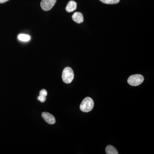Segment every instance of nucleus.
Masks as SVG:
<instances>
[{
	"label": "nucleus",
	"mask_w": 154,
	"mask_h": 154,
	"mask_svg": "<svg viewBox=\"0 0 154 154\" xmlns=\"http://www.w3.org/2000/svg\"><path fill=\"white\" fill-rule=\"evenodd\" d=\"M77 8V3L75 1H70L68 3L66 10L69 13L75 11Z\"/></svg>",
	"instance_id": "nucleus-7"
},
{
	"label": "nucleus",
	"mask_w": 154,
	"mask_h": 154,
	"mask_svg": "<svg viewBox=\"0 0 154 154\" xmlns=\"http://www.w3.org/2000/svg\"><path fill=\"white\" fill-rule=\"evenodd\" d=\"M56 2L57 0H42L40 6L43 11H49L52 8Z\"/></svg>",
	"instance_id": "nucleus-4"
},
{
	"label": "nucleus",
	"mask_w": 154,
	"mask_h": 154,
	"mask_svg": "<svg viewBox=\"0 0 154 154\" xmlns=\"http://www.w3.org/2000/svg\"><path fill=\"white\" fill-rule=\"evenodd\" d=\"M42 116L44 119L45 121L48 124L53 125L55 123V117L51 113L46 112H43L42 114Z\"/></svg>",
	"instance_id": "nucleus-5"
},
{
	"label": "nucleus",
	"mask_w": 154,
	"mask_h": 154,
	"mask_svg": "<svg viewBox=\"0 0 154 154\" xmlns=\"http://www.w3.org/2000/svg\"><path fill=\"white\" fill-rule=\"evenodd\" d=\"M94 102L93 99L87 97L83 100L80 106V110L84 112H89L94 107Z\"/></svg>",
	"instance_id": "nucleus-1"
},
{
	"label": "nucleus",
	"mask_w": 154,
	"mask_h": 154,
	"mask_svg": "<svg viewBox=\"0 0 154 154\" xmlns=\"http://www.w3.org/2000/svg\"><path fill=\"white\" fill-rule=\"evenodd\" d=\"M47 95V92L45 89H42L39 92V96H38V100L41 102H44L46 100V96Z\"/></svg>",
	"instance_id": "nucleus-8"
},
{
	"label": "nucleus",
	"mask_w": 154,
	"mask_h": 154,
	"mask_svg": "<svg viewBox=\"0 0 154 154\" xmlns=\"http://www.w3.org/2000/svg\"><path fill=\"white\" fill-rule=\"evenodd\" d=\"M105 152L107 154H118L116 149L112 145H108L105 149Z\"/></svg>",
	"instance_id": "nucleus-9"
},
{
	"label": "nucleus",
	"mask_w": 154,
	"mask_h": 154,
	"mask_svg": "<svg viewBox=\"0 0 154 154\" xmlns=\"http://www.w3.org/2000/svg\"><path fill=\"white\" fill-rule=\"evenodd\" d=\"M30 36L29 35L25 34H20L18 36V38L21 41L27 42L30 39Z\"/></svg>",
	"instance_id": "nucleus-10"
},
{
	"label": "nucleus",
	"mask_w": 154,
	"mask_h": 154,
	"mask_svg": "<svg viewBox=\"0 0 154 154\" xmlns=\"http://www.w3.org/2000/svg\"><path fill=\"white\" fill-rule=\"evenodd\" d=\"M144 81L143 76L140 74H136L130 76L128 79V83L132 86L140 85Z\"/></svg>",
	"instance_id": "nucleus-3"
},
{
	"label": "nucleus",
	"mask_w": 154,
	"mask_h": 154,
	"mask_svg": "<svg viewBox=\"0 0 154 154\" xmlns=\"http://www.w3.org/2000/svg\"><path fill=\"white\" fill-rule=\"evenodd\" d=\"M72 19L75 22L78 24L82 23L84 22V17L83 14L80 12H75L73 14Z\"/></svg>",
	"instance_id": "nucleus-6"
},
{
	"label": "nucleus",
	"mask_w": 154,
	"mask_h": 154,
	"mask_svg": "<svg viewBox=\"0 0 154 154\" xmlns=\"http://www.w3.org/2000/svg\"><path fill=\"white\" fill-rule=\"evenodd\" d=\"M63 81L66 84H70L72 82L74 78V73L71 68L66 67L64 69L62 75Z\"/></svg>",
	"instance_id": "nucleus-2"
},
{
	"label": "nucleus",
	"mask_w": 154,
	"mask_h": 154,
	"mask_svg": "<svg viewBox=\"0 0 154 154\" xmlns=\"http://www.w3.org/2000/svg\"><path fill=\"white\" fill-rule=\"evenodd\" d=\"M102 2L108 5H113L116 4L119 2L120 0H99Z\"/></svg>",
	"instance_id": "nucleus-11"
},
{
	"label": "nucleus",
	"mask_w": 154,
	"mask_h": 154,
	"mask_svg": "<svg viewBox=\"0 0 154 154\" xmlns=\"http://www.w3.org/2000/svg\"><path fill=\"white\" fill-rule=\"evenodd\" d=\"M8 1L9 0H0V3L1 4H3V3H5Z\"/></svg>",
	"instance_id": "nucleus-12"
}]
</instances>
